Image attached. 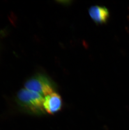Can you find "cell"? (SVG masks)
<instances>
[{
	"instance_id": "1",
	"label": "cell",
	"mask_w": 129,
	"mask_h": 130,
	"mask_svg": "<svg viewBox=\"0 0 129 130\" xmlns=\"http://www.w3.org/2000/svg\"><path fill=\"white\" fill-rule=\"evenodd\" d=\"M18 98L22 106L32 113L44 111V97L37 93L24 88L18 92Z\"/></svg>"
},
{
	"instance_id": "2",
	"label": "cell",
	"mask_w": 129,
	"mask_h": 130,
	"mask_svg": "<svg viewBox=\"0 0 129 130\" xmlns=\"http://www.w3.org/2000/svg\"><path fill=\"white\" fill-rule=\"evenodd\" d=\"M25 88L41 95L44 97L53 91L51 84L48 79L42 75H37L28 80Z\"/></svg>"
},
{
	"instance_id": "3",
	"label": "cell",
	"mask_w": 129,
	"mask_h": 130,
	"mask_svg": "<svg viewBox=\"0 0 129 130\" xmlns=\"http://www.w3.org/2000/svg\"><path fill=\"white\" fill-rule=\"evenodd\" d=\"M43 107L44 110L50 114H53L58 112L62 107V100L60 95L53 92L44 97Z\"/></svg>"
},
{
	"instance_id": "4",
	"label": "cell",
	"mask_w": 129,
	"mask_h": 130,
	"mask_svg": "<svg viewBox=\"0 0 129 130\" xmlns=\"http://www.w3.org/2000/svg\"><path fill=\"white\" fill-rule=\"evenodd\" d=\"M89 14L93 21L97 24L106 23L110 17L107 8L103 6H94L91 7L89 10Z\"/></svg>"
}]
</instances>
